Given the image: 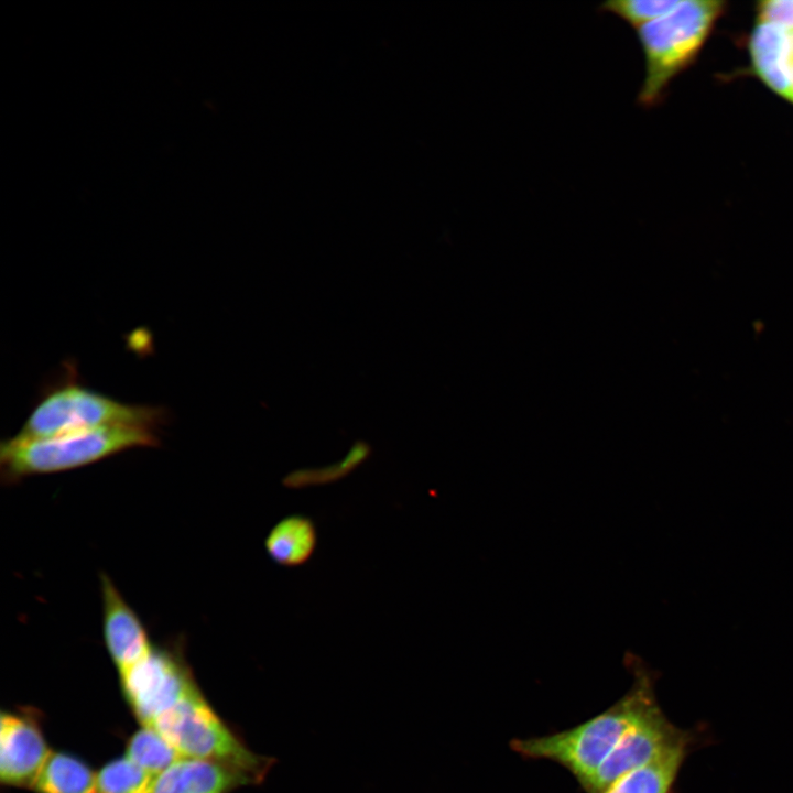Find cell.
<instances>
[{
  "label": "cell",
  "instance_id": "6da1fadb",
  "mask_svg": "<svg viewBox=\"0 0 793 793\" xmlns=\"http://www.w3.org/2000/svg\"><path fill=\"white\" fill-rule=\"evenodd\" d=\"M654 700L651 678L641 672L621 699L591 719L560 732L513 739L510 746L523 757L561 764L584 787L630 726Z\"/></svg>",
  "mask_w": 793,
  "mask_h": 793
},
{
  "label": "cell",
  "instance_id": "7a4b0ae2",
  "mask_svg": "<svg viewBox=\"0 0 793 793\" xmlns=\"http://www.w3.org/2000/svg\"><path fill=\"white\" fill-rule=\"evenodd\" d=\"M157 431L133 425L105 426L45 438L14 435L0 445L1 478L17 482L25 477L70 470L118 453L155 447Z\"/></svg>",
  "mask_w": 793,
  "mask_h": 793
},
{
  "label": "cell",
  "instance_id": "3957f363",
  "mask_svg": "<svg viewBox=\"0 0 793 793\" xmlns=\"http://www.w3.org/2000/svg\"><path fill=\"white\" fill-rule=\"evenodd\" d=\"M724 10L723 1H680L674 10L637 30L645 68L638 94L641 106L662 101L671 82L695 61Z\"/></svg>",
  "mask_w": 793,
  "mask_h": 793
},
{
  "label": "cell",
  "instance_id": "277c9868",
  "mask_svg": "<svg viewBox=\"0 0 793 793\" xmlns=\"http://www.w3.org/2000/svg\"><path fill=\"white\" fill-rule=\"evenodd\" d=\"M166 421L167 410L163 406L124 403L70 377L45 390L17 435L45 438L118 425L159 431Z\"/></svg>",
  "mask_w": 793,
  "mask_h": 793
},
{
  "label": "cell",
  "instance_id": "5b68a950",
  "mask_svg": "<svg viewBox=\"0 0 793 793\" xmlns=\"http://www.w3.org/2000/svg\"><path fill=\"white\" fill-rule=\"evenodd\" d=\"M155 729L183 758L208 760L239 769L256 780L267 768L213 709L200 688L157 716Z\"/></svg>",
  "mask_w": 793,
  "mask_h": 793
},
{
  "label": "cell",
  "instance_id": "8992f818",
  "mask_svg": "<svg viewBox=\"0 0 793 793\" xmlns=\"http://www.w3.org/2000/svg\"><path fill=\"white\" fill-rule=\"evenodd\" d=\"M119 675L126 700L137 719L146 727L199 688L176 644L153 645L141 661Z\"/></svg>",
  "mask_w": 793,
  "mask_h": 793
},
{
  "label": "cell",
  "instance_id": "52a82bcc",
  "mask_svg": "<svg viewBox=\"0 0 793 793\" xmlns=\"http://www.w3.org/2000/svg\"><path fill=\"white\" fill-rule=\"evenodd\" d=\"M687 738V734L667 720L656 700L630 726L584 786L587 793H604L623 775L647 764L659 753Z\"/></svg>",
  "mask_w": 793,
  "mask_h": 793
},
{
  "label": "cell",
  "instance_id": "ba28073f",
  "mask_svg": "<svg viewBox=\"0 0 793 793\" xmlns=\"http://www.w3.org/2000/svg\"><path fill=\"white\" fill-rule=\"evenodd\" d=\"M51 752L35 710L1 711L0 780L3 785L32 789Z\"/></svg>",
  "mask_w": 793,
  "mask_h": 793
},
{
  "label": "cell",
  "instance_id": "9c48e42d",
  "mask_svg": "<svg viewBox=\"0 0 793 793\" xmlns=\"http://www.w3.org/2000/svg\"><path fill=\"white\" fill-rule=\"evenodd\" d=\"M100 587L104 640L120 674L141 661L153 644L137 612L106 574L100 576Z\"/></svg>",
  "mask_w": 793,
  "mask_h": 793
},
{
  "label": "cell",
  "instance_id": "30bf717a",
  "mask_svg": "<svg viewBox=\"0 0 793 793\" xmlns=\"http://www.w3.org/2000/svg\"><path fill=\"white\" fill-rule=\"evenodd\" d=\"M254 782L250 774L226 764L181 758L155 778L151 793H230Z\"/></svg>",
  "mask_w": 793,
  "mask_h": 793
},
{
  "label": "cell",
  "instance_id": "8fae6325",
  "mask_svg": "<svg viewBox=\"0 0 793 793\" xmlns=\"http://www.w3.org/2000/svg\"><path fill=\"white\" fill-rule=\"evenodd\" d=\"M750 57L760 79L774 93L791 100L793 90V40L790 31L757 21L750 41Z\"/></svg>",
  "mask_w": 793,
  "mask_h": 793
},
{
  "label": "cell",
  "instance_id": "7c38bea8",
  "mask_svg": "<svg viewBox=\"0 0 793 793\" xmlns=\"http://www.w3.org/2000/svg\"><path fill=\"white\" fill-rule=\"evenodd\" d=\"M317 546V530L304 514H290L279 520L265 536L267 554L278 565L296 567L305 564Z\"/></svg>",
  "mask_w": 793,
  "mask_h": 793
},
{
  "label": "cell",
  "instance_id": "4fadbf2b",
  "mask_svg": "<svg viewBox=\"0 0 793 793\" xmlns=\"http://www.w3.org/2000/svg\"><path fill=\"white\" fill-rule=\"evenodd\" d=\"M688 738L616 781L604 793H670L686 757Z\"/></svg>",
  "mask_w": 793,
  "mask_h": 793
},
{
  "label": "cell",
  "instance_id": "5bb4252c",
  "mask_svg": "<svg viewBox=\"0 0 793 793\" xmlns=\"http://www.w3.org/2000/svg\"><path fill=\"white\" fill-rule=\"evenodd\" d=\"M32 790L35 793H97L96 774L79 757L67 751H53Z\"/></svg>",
  "mask_w": 793,
  "mask_h": 793
},
{
  "label": "cell",
  "instance_id": "9a60e30c",
  "mask_svg": "<svg viewBox=\"0 0 793 793\" xmlns=\"http://www.w3.org/2000/svg\"><path fill=\"white\" fill-rule=\"evenodd\" d=\"M126 757L154 776L183 758L155 729L146 726L130 736Z\"/></svg>",
  "mask_w": 793,
  "mask_h": 793
},
{
  "label": "cell",
  "instance_id": "2e32d148",
  "mask_svg": "<svg viewBox=\"0 0 793 793\" xmlns=\"http://www.w3.org/2000/svg\"><path fill=\"white\" fill-rule=\"evenodd\" d=\"M127 757L110 760L96 774L97 793H151L155 781Z\"/></svg>",
  "mask_w": 793,
  "mask_h": 793
},
{
  "label": "cell",
  "instance_id": "e0dca14e",
  "mask_svg": "<svg viewBox=\"0 0 793 793\" xmlns=\"http://www.w3.org/2000/svg\"><path fill=\"white\" fill-rule=\"evenodd\" d=\"M371 450L367 442L357 441L337 463L322 468L296 469L285 476L283 485L289 488H304L337 481L362 465L371 455Z\"/></svg>",
  "mask_w": 793,
  "mask_h": 793
},
{
  "label": "cell",
  "instance_id": "ac0fdd59",
  "mask_svg": "<svg viewBox=\"0 0 793 793\" xmlns=\"http://www.w3.org/2000/svg\"><path fill=\"white\" fill-rule=\"evenodd\" d=\"M678 3L680 0H612L604 2L599 9L617 15L638 30L667 14Z\"/></svg>",
  "mask_w": 793,
  "mask_h": 793
},
{
  "label": "cell",
  "instance_id": "d6986e66",
  "mask_svg": "<svg viewBox=\"0 0 793 793\" xmlns=\"http://www.w3.org/2000/svg\"><path fill=\"white\" fill-rule=\"evenodd\" d=\"M757 13L758 21L772 22L793 32V0L762 1Z\"/></svg>",
  "mask_w": 793,
  "mask_h": 793
},
{
  "label": "cell",
  "instance_id": "ffe728a7",
  "mask_svg": "<svg viewBox=\"0 0 793 793\" xmlns=\"http://www.w3.org/2000/svg\"><path fill=\"white\" fill-rule=\"evenodd\" d=\"M791 101L793 102V90H792V97H791Z\"/></svg>",
  "mask_w": 793,
  "mask_h": 793
},
{
  "label": "cell",
  "instance_id": "44dd1931",
  "mask_svg": "<svg viewBox=\"0 0 793 793\" xmlns=\"http://www.w3.org/2000/svg\"><path fill=\"white\" fill-rule=\"evenodd\" d=\"M791 34H792V40H793V32H791Z\"/></svg>",
  "mask_w": 793,
  "mask_h": 793
}]
</instances>
